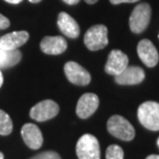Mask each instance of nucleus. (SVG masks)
Returning a JSON list of instances; mask_svg holds the SVG:
<instances>
[{"label":"nucleus","mask_w":159,"mask_h":159,"mask_svg":"<svg viewBox=\"0 0 159 159\" xmlns=\"http://www.w3.org/2000/svg\"><path fill=\"white\" fill-rule=\"evenodd\" d=\"M64 72L70 83L78 86H87L91 82V75L77 62L69 61L64 65Z\"/></svg>","instance_id":"obj_7"},{"label":"nucleus","mask_w":159,"mask_h":159,"mask_svg":"<svg viewBox=\"0 0 159 159\" xmlns=\"http://www.w3.org/2000/svg\"><path fill=\"white\" fill-rule=\"evenodd\" d=\"M107 128L111 134L122 141L129 142L134 139L135 130L128 120L119 115H114L107 121Z\"/></svg>","instance_id":"obj_1"},{"label":"nucleus","mask_w":159,"mask_h":159,"mask_svg":"<svg viewBox=\"0 0 159 159\" xmlns=\"http://www.w3.org/2000/svg\"><path fill=\"white\" fill-rule=\"evenodd\" d=\"M144 80L145 71L139 66H127L121 74L115 75V82L119 85H138Z\"/></svg>","instance_id":"obj_12"},{"label":"nucleus","mask_w":159,"mask_h":159,"mask_svg":"<svg viewBox=\"0 0 159 159\" xmlns=\"http://www.w3.org/2000/svg\"><path fill=\"white\" fill-rule=\"evenodd\" d=\"M57 25H58L60 31L64 34L65 36L69 39H78L80 35V26L71 16H69L66 12L62 11L58 16L57 20Z\"/></svg>","instance_id":"obj_15"},{"label":"nucleus","mask_w":159,"mask_h":159,"mask_svg":"<svg viewBox=\"0 0 159 159\" xmlns=\"http://www.w3.org/2000/svg\"><path fill=\"white\" fill-rule=\"evenodd\" d=\"M98 0H85L86 3H88V4H94V3H96Z\"/></svg>","instance_id":"obj_25"},{"label":"nucleus","mask_w":159,"mask_h":159,"mask_svg":"<svg viewBox=\"0 0 159 159\" xmlns=\"http://www.w3.org/2000/svg\"><path fill=\"white\" fill-rule=\"evenodd\" d=\"M84 43L90 51H98L106 48L109 43L107 26L98 24L89 28L84 36Z\"/></svg>","instance_id":"obj_4"},{"label":"nucleus","mask_w":159,"mask_h":159,"mask_svg":"<svg viewBox=\"0 0 159 159\" xmlns=\"http://www.w3.org/2000/svg\"><path fill=\"white\" fill-rule=\"evenodd\" d=\"M2 84H3V75H2L1 70H0V88H1Z\"/></svg>","instance_id":"obj_26"},{"label":"nucleus","mask_w":159,"mask_h":159,"mask_svg":"<svg viewBox=\"0 0 159 159\" xmlns=\"http://www.w3.org/2000/svg\"><path fill=\"white\" fill-rule=\"evenodd\" d=\"M112 4H120V3H133L139 0H110Z\"/></svg>","instance_id":"obj_21"},{"label":"nucleus","mask_w":159,"mask_h":159,"mask_svg":"<svg viewBox=\"0 0 159 159\" xmlns=\"http://www.w3.org/2000/svg\"><path fill=\"white\" fill-rule=\"evenodd\" d=\"M128 66V57L120 50H113L109 54L104 70L111 75H118Z\"/></svg>","instance_id":"obj_9"},{"label":"nucleus","mask_w":159,"mask_h":159,"mask_svg":"<svg viewBox=\"0 0 159 159\" xmlns=\"http://www.w3.org/2000/svg\"><path fill=\"white\" fill-rule=\"evenodd\" d=\"M79 159H100L98 139L92 134H84L79 139L75 147Z\"/></svg>","instance_id":"obj_3"},{"label":"nucleus","mask_w":159,"mask_h":159,"mask_svg":"<svg viewBox=\"0 0 159 159\" xmlns=\"http://www.w3.org/2000/svg\"><path fill=\"white\" fill-rule=\"evenodd\" d=\"M146 159H159V155H155V154L149 155V156L146 158Z\"/></svg>","instance_id":"obj_24"},{"label":"nucleus","mask_w":159,"mask_h":159,"mask_svg":"<svg viewBox=\"0 0 159 159\" xmlns=\"http://www.w3.org/2000/svg\"><path fill=\"white\" fill-rule=\"evenodd\" d=\"M139 121L145 128L152 131L159 130V103L155 101H146L139 107Z\"/></svg>","instance_id":"obj_2"},{"label":"nucleus","mask_w":159,"mask_h":159,"mask_svg":"<svg viewBox=\"0 0 159 159\" xmlns=\"http://www.w3.org/2000/svg\"><path fill=\"white\" fill-rule=\"evenodd\" d=\"M12 121L7 113L0 110V135H8L12 131Z\"/></svg>","instance_id":"obj_17"},{"label":"nucleus","mask_w":159,"mask_h":159,"mask_svg":"<svg viewBox=\"0 0 159 159\" xmlns=\"http://www.w3.org/2000/svg\"><path fill=\"white\" fill-rule=\"evenodd\" d=\"M63 1L68 5H75V4H77V3L80 2V0H63Z\"/></svg>","instance_id":"obj_22"},{"label":"nucleus","mask_w":159,"mask_h":159,"mask_svg":"<svg viewBox=\"0 0 159 159\" xmlns=\"http://www.w3.org/2000/svg\"><path fill=\"white\" fill-rule=\"evenodd\" d=\"M21 135L25 144L32 150H37L43 146V133L35 124H25L21 129Z\"/></svg>","instance_id":"obj_11"},{"label":"nucleus","mask_w":159,"mask_h":159,"mask_svg":"<svg viewBox=\"0 0 159 159\" xmlns=\"http://www.w3.org/2000/svg\"><path fill=\"white\" fill-rule=\"evenodd\" d=\"M59 113V106L54 100L46 99L35 104L30 110V117L39 122L53 119Z\"/></svg>","instance_id":"obj_6"},{"label":"nucleus","mask_w":159,"mask_h":159,"mask_svg":"<svg viewBox=\"0 0 159 159\" xmlns=\"http://www.w3.org/2000/svg\"><path fill=\"white\" fill-rule=\"evenodd\" d=\"M99 106V98L94 93L83 94L77 104V115L81 119H87L96 112Z\"/></svg>","instance_id":"obj_8"},{"label":"nucleus","mask_w":159,"mask_h":159,"mask_svg":"<svg viewBox=\"0 0 159 159\" xmlns=\"http://www.w3.org/2000/svg\"><path fill=\"white\" fill-rule=\"evenodd\" d=\"M30 2H32V3H39V2H40L41 0H29Z\"/></svg>","instance_id":"obj_27"},{"label":"nucleus","mask_w":159,"mask_h":159,"mask_svg":"<svg viewBox=\"0 0 159 159\" xmlns=\"http://www.w3.org/2000/svg\"><path fill=\"white\" fill-rule=\"evenodd\" d=\"M157 146L159 147V138H158V139H157Z\"/></svg>","instance_id":"obj_29"},{"label":"nucleus","mask_w":159,"mask_h":159,"mask_svg":"<svg viewBox=\"0 0 159 159\" xmlns=\"http://www.w3.org/2000/svg\"><path fill=\"white\" fill-rule=\"evenodd\" d=\"M11 25V22L5 16H3L0 14V30H4V29H7Z\"/></svg>","instance_id":"obj_20"},{"label":"nucleus","mask_w":159,"mask_h":159,"mask_svg":"<svg viewBox=\"0 0 159 159\" xmlns=\"http://www.w3.org/2000/svg\"><path fill=\"white\" fill-rule=\"evenodd\" d=\"M151 20V7L148 3L136 5L129 18L130 30L134 33H142L147 29Z\"/></svg>","instance_id":"obj_5"},{"label":"nucleus","mask_w":159,"mask_h":159,"mask_svg":"<svg viewBox=\"0 0 159 159\" xmlns=\"http://www.w3.org/2000/svg\"><path fill=\"white\" fill-rule=\"evenodd\" d=\"M3 158H4V156H3V153L0 152V159H3Z\"/></svg>","instance_id":"obj_28"},{"label":"nucleus","mask_w":159,"mask_h":159,"mask_svg":"<svg viewBox=\"0 0 159 159\" xmlns=\"http://www.w3.org/2000/svg\"><path fill=\"white\" fill-rule=\"evenodd\" d=\"M4 1L8 2V3H11V4H18V3L22 2L23 0H4Z\"/></svg>","instance_id":"obj_23"},{"label":"nucleus","mask_w":159,"mask_h":159,"mask_svg":"<svg viewBox=\"0 0 159 159\" xmlns=\"http://www.w3.org/2000/svg\"><path fill=\"white\" fill-rule=\"evenodd\" d=\"M30 159H61L60 155L54 151H46L40 154H37Z\"/></svg>","instance_id":"obj_19"},{"label":"nucleus","mask_w":159,"mask_h":159,"mask_svg":"<svg viewBox=\"0 0 159 159\" xmlns=\"http://www.w3.org/2000/svg\"><path fill=\"white\" fill-rule=\"evenodd\" d=\"M67 49V43L62 36H46L40 41V50L48 55H60Z\"/></svg>","instance_id":"obj_13"},{"label":"nucleus","mask_w":159,"mask_h":159,"mask_svg":"<svg viewBox=\"0 0 159 159\" xmlns=\"http://www.w3.org/2000/svg\"><path fill=\"white\" fill-rule=\"evenodd\" d=\"M138 55L148 67H154L159 61V54L151 40L142 39L138 44Z\"/></svg>","instance_id":"obj_10"},{"label":"nucleus","mask_w":159,"mask_h":159,"mask_svg":"<svg viewBox=\"0 0 159 159\" xmlns=\"http://www.w3.org/2000/svg\"><path fill=\"white\" fill-rule=\"evenodd\" d=\"M29 39V33L27 31H14L0 37V49L17 50Z\"/></svg>","instance_id":"obj_14"},{"label":"nucleus","mask_w":159,"mask_h":159,"mask_svg":"<svg viewBox=\"0 0 159 159\" xmlns=\"http://www.w3.org/2000/svg\"><path fill=\"white\" fill-rule=\"evenodd\" d=\"M22 59V53L17 50L0 49V67L7 68L18 64Z\"/></svg>","instance_id":"obj_16"},{"label":"nucleus","mask_w":159,"mask_h":159,"mask_svg":"<svg viewBox=\"0 0 159 159\" xmlns=\"http://www.w3.org/2000/svg\"><path fill=\"white\" fill-rule=\"evenodd\" d=\"M107 159H124V152L118 145H111L106 152Z\"/></svg>","instance_id":"obj_18"}]
</instances>
